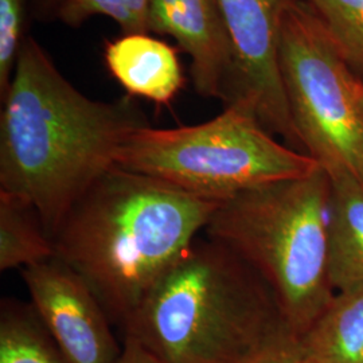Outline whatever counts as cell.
<instances>
[{
	"instance_id": "5",
	"label": "cell",
	"mask_w": 363,
	"mask_h": 363,
	"mask_svg": "<svg viewBox=\"0 0 363 363\" xmlns=\"http://www.w3.org/2000/svg\"><path fill=\"white\" fill-rule=\"evenodd\" d=\"M116 166L217 203L319 167L311 156L274 139L244 103L226 105L196 125L133 130L117 152Z\"/></svg>"
},
{
	"instance_id": "10",
	"label": "cell",
	"mask_w": 363,
	"mask_h": 363,
	"mask_svg": "<svg viewBox=\"0 0 363 363\" xmlns=\"http://www.w3.org/2000/svg\"><path fill=\"white\" fill-rule=\"evenodd\" d=\"M105 64L130 97L169 105L184 85L177 50L150 34H123L105 45Z\"/></svg>"
},
{
	"instance_id": "14",
	"label": "cell",
	"mask_w": 363,
	"mask_h": 363,
	"mask_svg": "<svg viewBox=\"0 0 363 363\" xmlns=\"http://www.w3.org/2000/svg\"><path fill=\"white\" fill-rule=\"evenodd\" d=\"M0 363H69L31 303L4 298L0 310Z\"/></svg>"
},
{
	"instance_id": "20",
	"label": "cell",
	"mask_w": 363,
	"mask_h": 363,
	"mask_svg": "<svg viewBox=\"0 0 363 363\" xmlns=\"http://www.w3.org/2000/svg\"><path fill=\"white\" fill-rule=\"evenodd\" d=\"M294 363H303L301 362V361H300V359H298V358H296V361H295V362Z\"/></svg>"
},
{
	"instance_id": "4",
	"label": "cell",
	"mask_w": 363,
	"mask_h": 363,
	"mask_svg": "<svg viewBox=\"0 0 363 363\" xmlns=\"http://www.w3.org/2000/svg\"><path fill=\"white\" fill-rule=\"evenodd\" d=\"M330 196V177L319 166L235 195L220 203L203 230L269 286L296 339L335 296L328 273Z\"/></svg>"
},
{
	"instance_id": "9",
	"label": "cell",
	"mask_w": 363,
	"mask_h": 363,
	"mask_svg": "<svg viewBox=\"0 0 363 363\" xmlns=\"http://www.w3.org/2000/svg\"><path fill=\"white\" fill-rule=\"evenodd\" d=\"M151 31L169 35L191 58L196 93L229 99L234 49L217 0H151Z\"/></svg>"
},
{
	"instance_id": "6",
	"label": "cell",
	"mask_w": 363,
	"mask_h": 363,
	"mask_svg": "<svg viewBox=\"0 0 363 363\" xmlns=\"http://www.w3.org/2000/svg\"><path fill=\"white\" fill-rule=\"evenodd\" d=\"M279 58L289 111L307 155L363 187V79L304 0L283 19Z\"/></svg>"
},
{
	"instance_id": "11",
	"label": "cell",
	"mask_w": 363,
	"mask_h": 363,
	"mask_svg": "<svg viewBox=\"0 0 363 363\" xmlns=\"http://www.w3.org/2000/svg\"><path fill=\"white\" fill-rule=\"evenodd\" d=\"M328 177V273L339 292L363 284V187L346 172Z\"/></svg>"
},
{
	"instance_id": "2",
	"label": "cell",
	"mask_w": 363,
	"mask_h": 363,
	"mask_svg": "<svg viewBox=\"0 0 363 363\" xmlns=\"http://www.w3.org/2000/svg\"><path fill=\"white\" fill-rule=\"evenodd\" d=\"M220 205L115 167L67 213L52 237L55 257L123 330Z\"/></svg>"
},
{
	"instance_id": "18",
	"label": "cell",
	"mask_w": 363,
	"mask_h": 363,
	"mask_svg": "<svg viewBox=\"0 0 363 363\" xmlns=\"http://www.w3.org/2000/svg\"><path fill=\"white\" fill-rule=\"evenodd\" d=\"M298 355V339L294 335H286L249 363H294Z\"/></svg>"
},
{
	"instance_id": "8",
	"label": "cell",
	"mask_w": 363,
	"mask_h": 363,
	"mask_svg": "<svg viewBox=\"0 0 363 363\" xmlns=\"http://www.w3.org/2000/svg\"><path fill=\"white\" fill-rule=\"evenodd\" d=\"M31 306L69 363H117L123 347L88 284L61 259L22 269Z\"/></svg>"
},
{
	"instance_id": "17",
	"label": "cell",
	"mask_w": 363,
	"mask_h": 363,
	"mask_svg": "<svg viewBox=\"0 0 363 363\" xmlns=\"http://www.w3.org/2000/svg\"><path fill=\"white\" fill-rule=\"evenodd\" d=\"M27 0H0V82L13 74L18 52L25 39Z\"/></svg>"
},
{
	"instance_id": "7",
	"label": "cell",
	"mask_w": 363,
	"mask_h": 363,
	"mask_svg": "<svg viewBox=\"0 0 363 363\" xmlns=\"http://www.w3.org/2000/svg\"><path fill=\"white\" fill-rule=\"evenodd\" d=\"M234 49V77L226 105L244 103L264 128L304 152L280 70L283 19L295 0H217Z\"/></svg>"
},
{
	"instance_id": "19",
	"label": "cell",
	"mask_w": 363,
	"mask_h": 363,
	"mask_svg": "<svg viewBox=\"0 0 363 363\" xmlns=\"http://www.w3.org/2000/svg\"><path fill=\"white\" fill-rule=\"evenodd\" d=\"M117 363H160L133 337H124V346Z\"/></svg>"
},
{
	"instance_id": "1",
	"label": "cell",
	"mask_w": 363,
	"mask_h": 363,
	"mask_svg": "<svg viewBox=\"0 0 363 363\" xmlns=\"http://www.w3.org/2000/svg\"><path fill=\"white\" fill-rule=\"evenodd\" d=\"M0 99V191L28 201L52 237L117 167L124 140L150 125L130 97L106 103L81 93L31 37L23 39Z\"/></svg>"
},
{
	"instance_id": "16",
	"label": "cell",
	"mask_w": 363,
	"mask_h": 363,
	"mask_svg": "<svg viewBox=\"0 0 363 363\" xmlns=\"http://www.w3.org/2000/svg\"><path fill=\"white\" fill-rule=\"evenodd\" d=\"M151 0H61L58 19L67 26H79L91 16L113 19L123 34H148Z\"/></svg>"
},
{
	"instance_id": "12",
	"label": "cell",
	"mask_w": 363,
	"mask_h": 363,
	"mask_svg": "<svg viewBox=\"0 0 363 363\" xmlns=\"http://www.w3.org/2000/svg\"><path fill=\"white\" fill-rule=\"evenodd\" d=\"M298 351L303 363H363V284L335 294Z\"/></svg>"
},
{
	"instance_id": "13",
	"label": "cell",
	"mask_w": 363,
	"mask_h": 363,
	"mask_svg": "<svg viewBox=\"0 0 363 363\" xmlns=\"http://www.w3.org/2000/svg\"><path fill=\"white\" fill-rule=\"evenodd\" d=\"M55 257L52 235L28 201L0 191V271L27 268Z\"/></svg>"
},
{
	"instance_id": "15",
	"label": "cell",
	"mask_w": 363,
	"mask_h": 363,
	"mask_svg": "<svg viewBox=\"0 0 363 363\" xmlns=\"http://www.w3.org/2000/svg\"><path fill=\"white\" fill-rule=\"evenodd\" d=\"M351 70L363 79V0H304Z\"/></svg>"
},
{
	"instance_id": "3",
	"label": "cell",
	"mask_w": 363,
	"mask_h": 363,
	"mask_svg": "<svg viewBox=\"0 0 363 363\" xmlns=\"http://www.w3.org/2000/svg\"><path fill=\"white\" fill-rule=\"evenodd\" d=\"M123 333L160 363H249L292 335L269 286L208 238L182 255Z\"/></svg>"
}]
</instances>
